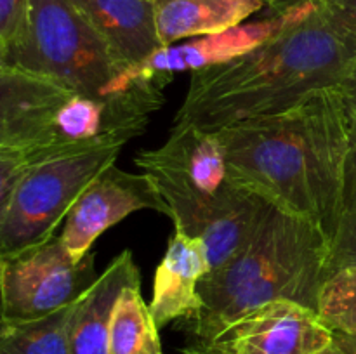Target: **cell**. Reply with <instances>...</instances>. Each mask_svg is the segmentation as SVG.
<instances>
[{
  "instance_id": "6da1fadb",
  "label": "cell",
  "mask_w": 356,
  "mask_h": 354,
  "mask_svg": "<svg viewBox=\"0 0 356 354\" xmlns=\"http://www.w3.org/2000/svg\"><path fill=\"white\" fill-rule=\"evenodd\" d=\"M218 135L236 183L332 239L353 148L339 87L280 113L226 125Z\"/></svg>"
},
{
  "instance_id": "7a4b0ae2",
  "label": "cell",
  "mask_w": 356,
  "mask_h": 354,
  "mask_svg": "<svg viewBox=\"0 0 356 354\" xmlns=\"http://www.w3.org/2000/svg\"><path fill=\"white\" fill-rule=\"evenodd\" d=\"M356 61V35L316 0L298 3L284 30L254 51L191 73L174 121L205 132L280 113L325 89L341 87Z\"/></svg>"
},
{
  "instance_id": "3957f363",
  "label": "cell",
  "mask_w": 356,
  "mask_h": 354,
  "mask_svg": "<svg viewBox=\"0 0 356 354\" xmlns=\"http://www.w3.org/2000/svg\"><path fill=\"white\" fill-rule=\"evenodd\" d=\"M163 101L156 83L99 97L54 76L0 68V151L28 172L49 160L124 148L145 132Z\"/></svg>"
},
{
  "instance_id": "277c9868",
  "label": "cell",
  "mask_w": 356,
  "mask_h": 354,
  "mask_svg": "<svg viewBox=\"0 0 356 354\" xmlns=\"http://www.w3.org/2000/svg\"><path fill=\"white\" fill-rule=\"evenodd\" d=\"M330 242L313 222L266 201L245 245L200 283V314L186 323L193 349H205L259 305L292 301L315 309L329 269Z\"/></svg>"
},
{
  "instance_id": "5b68a950",
  "label": "cell",
  "mask_w": 356,
  "mask_h": 354,
  "mask_svg": "<svg viewBox=\"0 0 356 354\" xmlns=\"http://www.w3.org/2000/svg\"><path fill=\"white\" fill-rule=\"evenodd\" d=\"M134 162L159 187L176 231L204 239L212 271L245 245L266 207L236 183L218 132L176 121L162 146Z\"/></svg>"
},
{
  "instance_id": "8992f818",
  "label": "cell",
  "mask_w": 356,
  "mask_h": 354,
  "mask_svg": "<svg viewBox=\"0 0 356 354\" xmlns=\"http://www.w3.org/2000/svg\"><path fill=\"white\" fill-rule=\"evenodd\" d=\"M14 69L54 76L99 97L153 83L136 78L72 0H31L30 42Z\"/></svg>"
},
{
  "instance_id": "52a82bcc",
  "label": "cell",
  "mask_w": 356,
  "mask_h": 354,
  "mask_svg": "<svg viewBox=\"0 0 356 354\" xmlns=\"http://www.w3.org/2000/svg\"><path fill=\"white\" fill-rule=\"evenodd\" d=\"M122 148L96 149L35 165L0 205V255L45 242L83 189L113 165Z\"/></svg>"
},
{
  "instance_id": "ba28073f",
  "label": "cell",
  "mask_w": 356,
  "mask_h": 354,
  "mask_svg": "<svg viewBox=\"0 0 356 354\" xmlns=\"http://www.w3.org/2000/svg\"><path fill=\"white\" fill-rule=\"evenodd\" d=\"M99 278L94 253L70 255L54 235L9 255H0L2 321L35 319L75 304Z\"/></svg>"
},
{
  "instance_id": "9c48e42d",
  "label": "cell",
  "mask_w": 356,
  "mask_h": 354,
  "mask_svg": "<svg viewBox=\"0 0 356 354\" xmlns=\"http://www.w3.org/2000/svg\"><path fill=\"white\" fill-rule=\"evenodd\" d=\"M138 210L169 215L170 208L146 174H132L110 165L80 193L63 226L61 242L70 255L82 260L106 229Z\"/></svg>"
},
{
  "instance_id": "30bf717a",
  "label": "cell",
  "mask_w": 356,
  "mask_h": 354,
  "mask_svg": "<svg viewBox=\"0 0 356 354\" xmlns=\"http://www.w3.org/2000/svg\"><path fill=\"white\" fill-rule=\"evenodd\" d=\"M332 340L315 309L275 301L236 319L205 349L188 354H318Z\"/></svg>"
},
{
  "instance_id": "8fae6325",
  "label": "cell",
  "mask_w": 356,
  "mask_h": 354,
  "mask_svg": "<svg viewBox=\"0 0 356 354\" xmlns=\"http://www.w3.org/2000/svg\"><path fill=\"white\" fill-rule=\"evenodd\" d=\"M296 10H298V3L289 7L284 12L270 14L259 21L238 24L221 33L204 35V37L188 38L179 44L176 42V44L165 45L139 62L138 66H132V71L138 78L159 83L165 89L176 73H197L254 51L261 44L280 33L294 19Z\"/></svg>"
},
{
  "instance_id": "7c38bea8",
  "label": "cell",
  "mask_w": 356,
  "mask_h": 354,
  "mask_svg": "<svg viewBox=\"0 0 356 354\" xmlns=\"http://www.w3.org/2000/svg\"><path fill=\"white\" fill-rule=\"evenodd\" d=\"M212 271L207 245L202 238L176 231L156 267L149 309L159 328L172 321H191L204 301L200 283Z\"/></svg>"
},
{
  "instance_id": "4fadbf2b",
  "label": "cell",
  "mask_w": 356,
  "mask_h": 354,
  "mask_svg": "<svg viewBox=\"0 0 356 354\" xmlns=\"http://www.w3.org/2000/svg\"><path fill=\"white\" fill-rule=\"evenodd\" d=\"M132 285H141V273L132 252L124 250L75 302L70 319V354H108L115 304Z\"/></svg>"
},
{
  "instance_id": "5bb4252c",
  "label": "cell",
  "mask_w": 356,
  "mask_h": 354,
  "mask_svg": "<svg viewBox=\"0 0 356 354\" xmlns=\"http://www.w3.org/2000/svg\"><path fill=\"white\" fill-rule=\"evenodd\" d=\"M82 16L129 66H138L162 44L153 0H72Z\"/></svg>"
},
{
  "instance_id": "9a60e30c",
  "label": "cell",
  "mask_w": 356,
  "mask_h": 354,
  "mask_svg": "<svg viewBox=\"0 0 356 354\" xmlns=\"http://www.w3.org/2000/svg\"><path fill=\"white\" fill-rule=\"evenodd\" d=\"M163 45L243 24L268 7V0H153Z\"/></svg>"
},
{
  "instance_id": "2e32d148",
  "label": "cell",
  "mask_w": 356,
  "mask_h": 354,
  "mask_svg": "<svg viewBox=\"0 0 356 354\" xmlns=\"http://www.w3.org/2000/svg\"><path fill=\"white\" fill-rule=\"evenodd\" d=\"M159 325L141 285L127 287L115 304L108 339V354H162Z\"/></svg>"
},
{
  "instance_id": "e0dca14e",
  "label": "cell",
  "mask_w": 356,
  "mask_h": 354,
  "mask_svg": "<svg viewBox=\"0 0 356 354\" xmlns=\"http://www.w3.org/2000/svg\"><path fill=\"white\" fill-rule=\"evenodd\" d=\"M75 304L47 316L0 323V354H70V319Z\"/></svg>"
},
{
  "instance_id": "ac0fdd59",
  "label": "cell",
  "mask_w": 356,
  "mask_h": 354,
  "mask_svg": "<svg viewBox=\"0 0 356 354\" xmlns=\"http://www.w3.org/2000/svg\"><path fill=\"white\" fill-rule=\"evenodd\" d=\"M316 312L332 333H356V266L327 274Z\"/></svg>"
},
{
  "instance_id": "d6986e66",
  "label": "cell",
  "mask_w": 356,
  "mask_h": 354,
  "mask_svg": "<svg viewBox=\"0 0 356 354\" xmlns=\"http://www.w3.org/2000/svg\"><path fill=\"white\" fill-rule=\"evenodd\" d=\"M353 137V135H351ZM348 266H356V139L353 137L346 180H344L343 203L336 233L330 239L329 269L327 274Z\"/></svg>"
},
{
  "instance_id": "ffe728a7",
  "label": "cell",
  "mask_w": 356,
  "mask_h": 354,
  "mask_svg": "<svg viewBox=\"0 0 356 354\" xmlns=\"http://www.w3.org/2000/svg\"><path fill=\"white\" fill-rule=\"evenodd\" d=\"M31 0H0V68H16L30 42Z\"/></svg>"
},
{
  "instance_id": "44dd1931",
  "label": "cell",
  "mask_w": 356,
  "mask_h": 354,
  "mask_svg": "<svg viewBox=\"0 0 356 354\" xmlns=\"http://www.w3.org/2000/svg\"><path fill=\"white\" fill-rule=\"evenodd\" d=\"M341 26L356 35V0H316Z\"/></svg>"
},
{
  "instance_id": "7402d4cb",
  "label": "cell",
  "mask_w": 356,
  "mask_h": 354,
  "mask_svg": "<svg viewBox=\"0 0 356 354\" xmlns=\"http://www.w3.org/2000/svg\"><path fill=\"white\" fill-rule=\"evenodd\" d=\"M339 90L341 96H343L344 106H346V113L351 121V135L356 139V61L353 68H351L350 75L341 83Z\"/></svg>"
},
{
  "instance_id": "603a6c76",
  "label": "cell",
  "mask_w": 356,
  "mask_h": 354,
  "mask_svg": "<svg viewBox=\"0 0 356 354\" xmlns=\"http://www.w3.org/2000/svg\"><path fill=\"white\" fill-rule=\"evenodd\" d=\"M332 342L344 354H356V333H334Z\"/></svg>"
},
{
  "instance_id": "cb8c5ba5",
  "label": "cell",
  "mask_w": 356,
  "mask_h": 354,
  "mask_svg": "<svg viewBox=\"0 0 356 354\" xmlns=\"http://www.w3.org/2000/svg\"><path fill=\"white\" fill-rule=\"evenodd\" d=\"M301 2H305V0H268V9L271 10V14L284 12V10H287L289 7Z\"/></svg>"
},
{
  "instance_id": "d4e9b609",
  "label": "cell",
  "mask_w": 356,
  "mask_h": 354,
  "mask_svg": "<svg viewBox=\"0 0 356 354\" xmlns=\"http://www.w3.org/2000/svg\"><path fill=\"white\" fill-rule=\"evenodd\" d=\"M318 354H344V353L339 349V347L336 346V344L332 342L329 347H325V349H323V351H320Z\"/></svg>"
}]
</instances>
